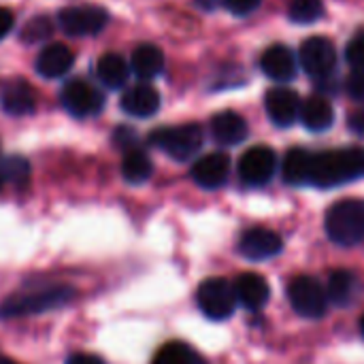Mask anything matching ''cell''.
Instances as JSON below:
<instances>
[{
  "label": "cell",
  "instance_id": "1",
  "mask_svg": "<svg viewBox=\"0 0 364 364\" xmlns=\"http://www.w3.org/2000/svg\"><path fill=\"white\" fill-rule=\"evenodd\" d=\"M364 177V149L346 147L328 149L309 156L307 186L318 188H339Z\"/></svg>",
  "mask_w": 364,
  "mask_h": 364
},
{
  "label": "cell",
  "instance_id": "2",
  "mask_svg": "<svg viewBox=\"0 0 364 364\" xmlns=\"http://www.w3.org/2000/svg\"><path fill=\"white\" fill-rule=\"evenodd\" d=\"M70 286H36L26 292L9 296L0 305V318H23V316H38L45 311H53L64 307L73 301Z\"/></svg>",
  "mask_w": 364,
  "mask_h": 364
},
{
  "label": "cell",
  "instance_id": "3",
  "mask_svg": "<svg viewBox=\"0 0 364 364\" xmlns=\"http://www.w3.org/2000/svg\"><path fill=\"white\" fill-rule=\"evenodd\" d=\"M326 235L341 247H354L364 241V200L346 198L335 203L324 218Z\"/></svg>",
  "mask_w": 364,
  "mask_h": 364
},
{
  "label": "cell",
  "instance_id": "4",
  "mask_svg": "<svg viewBox=\"0 0 364 364\" xmlns=\"http://www.w3.org/2000/svg\"><path fill=\"white\" fill-rule=\"evenodd\" d=\"M203 139L205 134L198 124L164 126L149 134V143L177 162H186L194 158L203 147Z\"/></svg>",
  "mask_w": 364,
  "mask_h": 364
},
{
  "label": "cell",
  "instance_id": "5",
  "mask_svg": "<svg viewBox=\"0 0 364 364\" xmlns=\"http://www.w3.org/2000/svg\"><path fill=\"white\" fill-rule=\"evenodd\" d=\"M196 305L200 314L209 320H228L235 309H237V296H235V286L222 277H211L205 279L198 286L196 292Z\"/></svg>",
  "mask_w": 364,
  "mask_h": 364
},
{
  "label": "cell",
  "instance_id": "6",
  "mask_svg": "<svg viewBox=\"0 0 364 364\" xmlns=\"http://www.w3.org/2000/svg\"><path fill=\"white\" fill-rule=\"evenodd\" d=\"M288 301L303 318H322L328 309L326 288L314 277H294L288 286Z\"/></svg>",
  "mask_w": 364,
  "mask_h": 364
},
{
  "label": "cell",
  "instance_id": "7",
  "mask_svg": "<svg viewBox=\"0 0 364 364\" xmlns=\"http://www.w3.org/2000/svg\"><path fill=\"white\" fill-rule=\"evenodd\" d=\"M62 107L75 117H94L105 107L102 92L85 79H70L60 92Z\"/></svg>",
  "mask_w": 364,
  "mask_h": 364
},
{
  "label": "cell",
  "instance_id": "8",
  "mask_svg": "<svg viewBox=\"0 0 364 364\" xmlns=\"http://www.w3.org/2000/svg\"><path fill=\"white\" fill-rule=\"evenodd\" d=\"M301 66L318 81H328L337 68L335 45L324 36H311L301 45Z\"/></svg>",
  "mask_w": 364,
  "mask_h": 364
},
{
  "label": "cell",
  "instance_id": "9",
  "mask_svg": "<svg viewBox=\"0 0 364 364\" xmlns=\"http://www.w3.org/2000/svg\"><path fill=\"white\" fill-rule=\"evenodd\" d=\"M58 21H60V28L70 36H94L107 26L109 13L102 6L79 4V6L62 9Z\"/></svg>",
  "mask_w": 364,
  "mask_h": 364
},
{
  "label": "cell",
  "instance_id": "10",
  "mask_svg": "<svg viewBox=\"0 0 364 364\" xmlns=\"http://www.w3.org/2000/svg\"><path fill=\"white\" fill-rule=\"evenodd\" d=\"M277 171V156L267 145H256L247 149L239 160V177L245 186L260 188L267 186Z\"/></svg>",
  "mask_w": 364,
  "mask_h": 364
},
{
  "label": "cell",
  "instance_id": "11",
  "mask_svg": "<svg viewBox=\"0 0 364 364\" xmlns=\"http://www.w3.org/2000/svg\"><path fill=\"white\" fill-rule=\"evenodd\" d=\"M282 250H284V241L271 228L256 226V228L245 230L241 235V239H239V252H241V256H245L247 260H254V262L275 258Z\"/></svg>",
  "mask_w": 364,
  "mask_h": 364
},
{
  "label": "cell",
  "instance_id": "12",
  "mask_svg": "<svg viewBox=\"0 0 364 364\" xmlns=\"http://www.w3.org/2000/svg\"><path fill=\"white\" fill-rule=\"evenodd\" d=\"M301 105L303 100L299 98V94L288 87H273L264 96L267 113L271 122L279 128H288L301 117Z\"/></svg>",
  "mask_w": 364,
  "mask_h": 364
},
{
  "label": "cell",
  "instance_id": "13",
  "mask_svg": "<svg viewBox=\"0 0 364 364\" xmlns=\"http://www.w3.org/2000/svg\"><path fill=\"white\" fill-rule=\"evenodd\" d=\"M230 175V158L222 151L207 154L198 158L192 166V179L205 190H218L228 181Z\"/></svg>",
  "mask_w": 364,
  "mask_h": 364
},
{
  "label": "cell",
  "instance_id": "14",
  "mask_svg": "<svg viewBox=\"0 0 364 364\" xmlns=\"http://www.w3.org/2000/svg\"><path fill=\"white\" fill-rule=\"evenodd\" d=\"M119 105H122L124 113H128L132 117L145 119V117H151L154 113H158V109H160V94L149 83H134V85H130L124 92Z\"/></svg>",
  "mask_w": 364,
  "mask_h": 364
},
{
  "label": "cell",
  "instance_id": "15",
  "mask_svg": "<svg viewBox=\"0 0 364 364\" xmlns=\"http://www.w3.org/2000/svg\"><path fill=\"white\" fill-rule=\"evenodd\" d=\"M232 286H235L237 303L250 311H258L269 303V296H271L269 282L258 273H243L237 277Z\"/></svg>",
  "mask_w": 364,
  "mask_h": 364
},
{
  "label": "cell",
  "instance_id": "16",
  "mask_svg": "<svg viewBox=\"0 0 364 364\" xmlns=\"http://www.w3.org/2000/svg\"><path fill=\"white\" fill-rule=\"evenodd\" d=\"M75 64V53L73 49H68L62 43H51L47 47H43L36 55V70L38 75L47 77V79H58L64 77Z\"/></svg>",
  "mask_w": 364,
  "mask_h": 364
},
{
  "label": "cell",
  "instance_id": "17",
  "mask_svg": "<svg viewBox=\"0 0 364 364\" xmlns=\"http://www.w3.org/2000/svg\"><path fill=\"white\" fill-rule=\"evenodd\" d=\"M260 68L269 79L286 83L296 75V58L286 45H271L260 58Z\"/></svg>",
  "mask_w": 364,
  "mask_h": 364
},
{
  "label": "cell",
  "instance_id": "18",
  "mask_svg": "<svg viewBox=\"0 0 364 364\" xmlns=\"http://www.w3.org/2000/svg\"><path fill=\"white\" fill-rule=\"evenodd\" d=\"M0 102H2V109H4L9 115H15V117L30 115V113L36 109L34 92H32V87H30L23 79H13V81H9V83L2 87Z\"/></svg>",
  "mask_w": 364,
  "mask_h": 364
},
{
  "label": "cell",
  "instance_id": "19",
  "mask_svg": "<svg viewBox=\"0 0 364 364\" xmlns=\"http://www.w3.org/2000/svg\"><path fill=\"white\" fill-rule=\"evenodd\" d=\"M247 124L237 111H222L211 119V134L220 145H239L247 139Z\"/></svg>",
  "mask_w": 364,
  "mask_h": 364
},
{
  "label": "cell",
  "instance_id": "20",
  "mask_svg": "<svg viewBox=\"0 0 364 364\" xmlns=\"http://www.w3.org/2000/svg\"><path fill=\"white\" fill-rule=\"evenodd\" d=\"M307 130L311 132H324L335 124V109L324 96H309L301 105V117H299Z\"/></svg>",
  "mask_w": 364,
  "mask_h": 364
},
{
  "label": "cell",
  "instance_id": "21",
  "mask_svg": "<svg viewBox=\"0 0 364 364\" xmlns=\"http://www.w3.org/2000/svg\"><path fill=\"white\" fill-rule=\"evenodd\" d=\"M130 70L143 81H149V79L158 77L164 70V53H162V49L158 45H151V43L139 45L132 51Z\"/></svg>",
  "mask_w": 364,
  "mask_h": 364
},
{
  "label": "cell",
  "instance_id": "22",
  "mask_svg": "<svg viewBox=\"0 0 364 364\" xmlns=\"http://www.w3.org/2000/svg\"><path fill=\"white\" fill-rule=\"evenodd\" d=\"M328 294V303L337 307H348L356 301L360 292V282L352 271H335L328 277V284L324 286Z\"/></svg>",
  "mask_w": 364,
  "mask_h": 364
},
{
  "label": "cell",
  "instance_id": "23",
  "mask_svg": "<svg viewBox=\"0 0 364 364\" xmlns=\"http://www.w3.org/2000/svg\"><path fill=\"white\" fill-rule=\"evenodd\" d=\"M96 73H98L100 83L117 90V87L126 85L128 75H130V64L117 53H105L96 64Z\"/></svg>",
  "mask_w": 364,
  "mask_h": 364
},
{
  "label": "cell",
  "instance_id": "24",
  "mask_svg": "<svg viewBox=\"0 0 364 364\" xmlns=\"http://www.w3.org/2000/svg\"><path fill=\"white\" fill-rule=\"evenodd\" d=\"M154 173V164L149 160V156L139 149V147H132L128 151H124V158H122V177L128 181V183H145Z\"/></svg>",
  "mask_w": 364,
  "mask_h": 364
},
{
  "label": "cell",
  "instance_id": "25",
  "mask_svg": "<svg viewBox=\"0 0 364 364\" xmlns=\"http://www.w3.org/2000/svg\"><path fill=\"white\" fill-rule=\"evenodd\" d=\"M309 156L307 149H290L282 162V175L284 181L290 186H307V173H309Z\"/></svg>",
  "mask_w": 364,
  "mask_h": 364
},
{
  "label": "cell",
  "instance_id": "26",
  "mask_svg": "<svg viewBox=\"0 0 364 364\" xmlns=\"http://www.w3.org/2000/svg\"><path fill=\"white\" fill-rule=\"evenodd\" d=\"M151 364H207L205 358L194 350L190 348L188 343H181V341H171L166 346H162L158 350V354L154 356V363Z\"/></svg>",
  "mask_w": 364,
  "mask_h": 364
},
{
  "label": "cell",
  "instance_id": "27",
  "mask_svg": "<svg viewBox=\"0 0 364 364\" xmlns=\"http://www.w3.org/2000/svg\"><path fill=\"white\" fill-rule=\"evenodd\" d=\"M0 177L2 181L23 186L30 177V164L21 156H6L0 160Z\"/></svg>",
  "mask_w": 364,
  "mask_h": 364
},
{
  "label": "cell",
  "instance_id": "28",
  "mask_svg": "<svg viewBox=\"0 0 364 364\" xmlns=\"http://www.w3.org/2000/svg\"><path fill=\"white\" fill-rule=\"evenodd\" d=\"M322 0H290L288 4V15L294 23H314L322 17Z\"/></svg>",
  "mask_w": 364,
  "mask_h": 364
},
{
  "label": "cell",
  "instance_id": "29",
  "mask_svg": "<svg viewBox=\"0 0 364 364\" xmlns=\"http://www.w3.org/2000/svg\"><path fill=\"white\" fill-rule=\"evenodd\" d=\"M51 34H53V23L47 17H34V19H30L23 26V30H21V38L26 43H38V41L49 38Z\"/></svg>",
  "mask_w": 364,
  "mask_h": 364
},
{
  "label": "cell",
  "instance_id": "30",
  "mask_svg": "<svg viewBox=\"0 0 364 364\" xmlns=\"http://www.w3.org/2000/svg\"><path fill=\"white\" fill-rule=\"evenodd\" d=\"M348 92L354 100L364 102V68H354L348 77Z\"/></svg>",
  "mask_w": 364,
  "mask_h": 364
},
{
  "label": "cell",
  "instance_id": "31",
  "mask_svg": "<svg viewBox=\"0 0 364 364\" xmlns=\"http://www.w3.org/2000/svg\"><path fill=\"white\" fill-rule=\"evenodd\" d=\"M222 2L232 15H239V17L250 15L260 6V0H222Z\"/></svg>",
  "mask_w": 364,
  "mask_h": 364
},
{
  "label": "cell",
  "instance_id": "32",
  "mask_svg": "<svg viewBox=\"0 0 364 364\" xmlns=\"http://www.w3.org/2000/svg\"><path fill=\"white\" fill-rule=\"evenodd\" d=\"M348 62L354 68H364V36H356L350 45H348Z\"/></svg>",
  "mask_w": 364,
  "mask_h": 364
},
{
  "label": "cell",
  "instance_id": "33",
  "mask_svg": "<svg viewBox=\"0 0 364 364\" xmlns=\"http://www.w3.org/2000/svg\"><path fill=\"white\" fill-rule=\"evenodd\" d=\"M115 143L124 149V151H128V149H132V147H136V134H134V130L132 128H126V126H122V128H117L115 130Z\"/></svg>",
  "mask_w": 364,
  "mask_h": 364
},
{
  "label": "cell",
  "instance_id": "34",
  "mask_svg": "<svg viewBox=\"0 0 364 364\" xmlns=\"http://www.w3.org/2000/svg\"><path fill=\"white\" fill-rule=\"evenodd\" d=\"M66 364H107L100 356L96 354H87V352H77L73 356L66 358Z\"/></svg>",
  "mask_w": 364,
  "mask_h": 364
},
{
  "label": "cell",
  "instance_id": "35",
  "mask_svg": "<svg viewBox=\"0 0 364 364\" xmlns=\"http://www.w3.org/2000/svg\"><path fill=\"white\" fill-rule=\"evenodd\" d=\"M13 23H15L13 13H11L6 6H0V41L13 30Z\"/></svg>",
  "mask_w": 364,
  "mask_h": 364
},
{
  "label": "cell",
  "instance_id": "36",
  "mask_svg": "<svg viewBox=\"0 0 364 364\" xmlns=\"http://www.w3.org/2000/svg\"><path fill=\"white\" fill-rule=\"evenodd\" d=\"M348 126H350V130H352L354 134H358V136H363L364 139V109H358V111H354V113L350 115Z\"/></svg>",
  "mask_w": 364,
  "mask_h": 364
},
{
  "label": "cell",
  "instance_id": "37",
  "mask_svg": "<svg viewBox=\"0 0 364 364\" xmlns=\"http://www.w3.org/2000/svg\"><path fill=\"white\" fill-rule=\"evenodd\" d=\"M220 2H222V0H196V4H198L200 9H205V11H213Z\"/></svg>",
  "mask_w": 364,
  "mask_h": 364
},
{
  "label": "cell",
  "instance_id": "38",
  "mask_svg": "<svg viewBox=\"0 0 364 364\" xmlns=\"http://www.w3.org/2000/svg\"><path fill=\"white\" fill-rule=\"evenodd\" d=\"M0 364H19V363L11 360V358H6V356H0Z\"/></svg>",
  "mask_w": 364,
  "mask_h": 364
},
{
  "label": "cell",
  "instance_id": "39",
  "mask_svg": "<svg viewBox=\"0 0 364 364\" xmlns=\"http://www.w3.org/2000/svg\"><path fill=\"white\" fill-rule=\"evenodd\" d=\"M360 333H363V337H364V316H363V320H360Z\"/></svg>",
  "mask_w": 364,
  "mask_h": 364
},
{
  "label": "cell",
  "instance_id": "40",
  "mask_svg": "<svg viewBox=\"0 0 364 364\" xmlns=\"http://www.w3.org/2000/svg\"><path fill=\"white\" fill-rule=\"evenodd\" d=\"M2 183H4V181H2V177H0V188H2Z\"/></svg>",
  "mask_w": 364,
  "mask_h": 364
}]
</instances>
